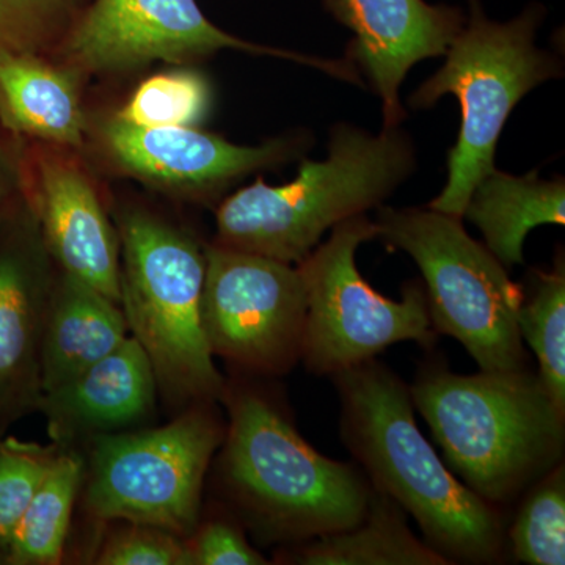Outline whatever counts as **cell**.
<instances>
[{
    "label": "cell",
    "instance_id": "e0dca14e",
    "mask_svg": "<svg viewBox=\"0 0 565 565\" xmlns=\"http://www.w3.org/2000/svg\"><path fill=\"white\" fill-rule=\"evenodd\" d=\"M0 120L11 131L79 147L85 126L76 76L33 52L0 51Z\"/></svg>",
    "mask_w": 565,
    "mask_h": 565
},
{
    "label": "cell",
    "instance_id": "30bf717a",
    "mask_svg": "<svg viewBox=\"0 0 565 565\" xmlns=\"http://www.w3.org/2000/svg\"><path fill=\"white\" fill-rule=\"evenodd\" d=\"M202 322L212 355L255 374L280 375L302 360V270L266 256L204 248Z\"/></svg>",
    "mask_w": 565,
    "mask_h": 565
},
{
    "label": "cell",
    "instance_id": "8fae6325",
    "mask_svg": "<svg viewBox=\"0 0 565 565\" xmlns=\"http://www.w3.org/2000/svg\"><path fill=\"white\" fill-rule=\"evenodd\" d=\"M222 50L274 55L363 87L349 61H329L248 43L212 24L195 0H93L70 33L71 62L88 71H122L151 62H188Z\"/></svg>",
    "mask_w": 565,
    "mask_h": 565
},
{
    "label": "cell",
    "instance_id": "3957f363",
    "mask_svg": "<svg viewBox=\"0 0 565 565\" xmlns=\"http://www.w3.org/2000/svg\"><path fill=\"white\" fill-rule=\"evenodd\" d=\"M222 397L223 484L259 537L296 545L362 522L373 484L360 468L316 451L258 390L225 386Z\"/></svg>",
    "mask_w": 565,
    "mask_h": 565
},
{
    "label": "cell",
    "instance_id": "5b68a950",
    "mask_svg": "<svg viewBox=\"0 0 565 565\" xmlns=\"http://www.w3.org/2000/svg\"><path fill=\"white\" fill-rule=\"evenodd\" d=\"M545 14V7L533 2L514 20L497 22L481 0H468L462 31L446 51L445 65L411 98L414 109H427L455 95L462 109L459 137L448 154V181L429 210L463 218L476 185L497 169L494 151L509 115L526 93L563 74L555 55L535 46Z\"/></svg>",
    "mask_w": 565,
    "mask_h": 565
},
{
    "label": "cell",
    "instance_id": "2e32d148",
    "mask_svg": "<svg viewBox=\"0 0 565 565\" xmlns=\"http://www.w3.org/2000/svg\"><path fill=\"white\" fill-rule=\"evenodd\" d=\"M128 333L120 303L65 275L52 294L41 338V396L117 351L131 337Z\"/></svg>",
    "mask_w": 565,
    "mask_h": 565
},
{
    "label": "cell",
    "instance_id": "ffe728a7",
    "mask_svg": "<svg viewBox=\"0 0 565 565\" xmlns=\"http://www.w3.org/2000/svg\"><path fill=\"white\" fill-rule=\"evenodd\" d=\"M44 296L25 259L0 255V401L41 394V338L51 300Z\"/></svg>",
    "mask_w": 565,
    "mask_h": 565
},
{
    "label": "cell",
    "instance_id": "9a60e30c",
    "mask_svg": "<svg viewBox=\"0 0 565 565\" xmlns=\"http://www.w3.org/2000/svg\"><path fill=\"white\" fill-rule=\"evenodd\" d=\"M154 371L147 352L129 337L70 384L40 397L52 435L129 426L150 414L156 401Z\"/></svg>",
    "mask_w": 565,
    "mask_h": 565
},
{
    "label": "cell",
    "instance_id": "7402d4cb",
    "mask_svg": "<svg viewBox=\"0 0 565 565\" xmlns=\"http://www.w3.org/2000/svg\"><path fill=\"white\" fill-rule=\"evenodd\" d=\"M522 340L539 360V379L565 412V264L557 255L550 273L531 270L516 315Z\"/></svg>",
    "mask_w": 565,
    "mask_h": 565
},
{
    "label": "cell",
    "instance_id": "7a4b0ae2",
    "mask_svg": "<svg viewBox=\"0 0 565 565\" xmlns=\"http://www.w3.org/2000/svg\"><path fill=\"white\" fill-rule=\"evenodd\" d=\"M411 394L449 468L487 503L504 509L563 463L565 412L527 367L460 375L430 363Z\"/></svg>",
    "mask_w": 565,
    "mask_h": 565
},
{
    "label": "cell",
    "instance_id": "6da1fadb",
    "mask_svg": "<svg viewBox=\"0 0 565 565\" xmlns=\"http://www.w3.org/2000/svg\"><path fill=\"white\" fill-rule=\"evenodd\" d=\"M341 434L371 484L414 516L423 541L451 564L497 563L504 515L449 471L416 426L411 388L379 360L332 375Z\"/></svg>",
    "mask_w": 565,
    "mask_h": 565
},
{
    "label": "cell",
    "instance_id": "d6986e66",
    "mask_svg": "<svg viewBox=\"0 0 565 565\" xmlns=\"http://www.w3.org/2000/svg\"><path fill=\"white\" fill-rule=\"evenodd\" d=\"M285 557L300 565L451 564L412 533L403 509L375 487L359 525L291 545Z\"/></svg>",
    "mask_w": 565,
    "mask_h": 565
},
{
    "label": "cell",
    "instance_id": "4fadbf2b",
    "mask_svg": "<svg viewBox=\"0 0 565 565\" xmlns=\"http://www.w3.org/2000/svg\"><path fill=\"white\" fill-rule=\"evenodd\" d=\"M103 137L107 151L126 172L163 188L200 193L289 161L310 145L303 137L241 147L192 126L145 128L118 117L104 126Z\"/></svg>",
    "mask_w": 565,
    "mask_h": 565
},
{
    "label": "cell",
    "instance_id": "52a82bcc",
    "mask_svg": "<svg viewBox=\"0 0 565 565\" xmlns=\"http://www.w3.org/2000/svg\"><path fill=\"white\" fill-rule=\"evenodd\" d=\"M377 237L418 264L435 332L456 338L481 371L527 367L516 326L523 286L509 277L462 218L419 207H377Z\"/></svg>",
    "mask_w": 565,
    "mask_h": 565
},
{
    "label": "cell",
    "instance_id": "4316f807",
    "mask_svg": "<svg viewBox=\"0 0 565 565\" xmlns=\"http://www.w3.org/2000/svg\"><path fill=\"white\" fill-rule=\"evenodd\" d=\"M74 0H0V51L33 52Z\"/></svg>",
    "mask_w": 565,
    "mask_h": 565
},
{
    "label": "cell",
    "instance_id": "d4e9b609",
    "mask_svg": "<svg viewBox=\"0 0 565 565\" xmlns=\"http://www.w3.org/2000/svg\"><path fill=\"white\" fill-rule=\"evenodd\" d=\"M57 456L52 446L44 448L14 438L0 444V546L9 545Z\"/></svg>",
    "mask_w": 565,
    "mask_h": 565
},
{
    "label": "cell",
    "instance_id": "603a6c76",
    "mask_svg": "<svg viewBox=\"0 0 565 565\" xmlns=\"http://www.w3.org/2000/svg\"><path fill=\"white\" fill-rule=\"evenodd\" d=\"M516 561L530 565L565 564L564 462L523 493L511 530L505 533Z\"/></svg>",
    "mask_w": 565,
    "mask_h": 565
},
{
    "label": "cell",
    "instance_id": "277c9868",
    "mask_svg": "<svg viewBox=\"0 0 565 565\" xmlns=\"http://www.w3.org/2000/svg\"><path fill=\"white\" fill-rule=\"evenodd\" d=\"M415 148L399 126L377 136L340 122L326 161L305 159L291 182L259 178L217 211V245L299 266L323 234L382 206L415 172Z\"/></svg>",
    "mask_w": 565,
    "mask_h": 565
},
{
    "label": "cell",
    "instance_id": "ac0fdd59",
    "mask_svg": "<svg viewBox=\"0 0 565 565\" xmlns=\"http://www.w3.org/2000/svg\"><path fill=\"white\" fill-rule=\"evenodd\" d=\"M462 217L481 230L486 247L505 269L525 263L527 233L541 225H564L565 182L546 181L537 170L514 177L494 169L476 185Z\"/></svg>",
    "mask_w": 565,
    "mask_h": 565
},
{
    "label": "cell",
    "instance_id": "8992f818",
    "mask_svg": "<svg viewBox=\"0 0 565 565\" xmlns=\"http://www.w3.org/2000/svg\"><path fill=\"white\" fill-rule=\"evenodd\" d=\"M120 247V307L158 388L180 405L221 399L226 385L202 322L204 250L140 211L121 218Z\"/></svg>",
    "mask_w": 565,
    "mask_h": 565
},
{
    "label": "cell",
    "instance_id": "83f0119b",
    "mask_svg": "<svg viewBox=\"0 0 565 565\" xmlns=\"http://www.w3.org/2000/svg\"><path fill=\"white\" fill-rule=\"evenodd\" d=\"M188 542L189 565H264L269 561L248 544L239 527L214 520L196 527Z\"/></svg>",
    "mask_w": 565,
    "mask_h": 565
},
{
    "label": "cell",
    "instance_id": "cb8c5ba5",
    "mask_svg": "<svg viewBox=\"0 0 565 565\" xmlns=\"http://www.w3.org/2000/svg\"><path fill=\"white\" fill-rule=\"evenodd\" d=\"M207 107L206 81L189 71H174L145 81L117 117L145 128L193 126L202 120Z\"/></svg>",
    "mask_w": 565,
    "mask_h": 565
},
{
    "label": "cell",
    "instance_id": "44dd1931",
    "mask_svg": "<svg viewBox=\"0 0 565 565\" xmlns=\"http://www.w3.org/2000/svg\"><path fill=\"white\" fill-rule=\"evenodd\" d=\"M84 476L79 457L58 452L28 511L24 512L9 545L10 563L52 565L61 563Z\"/></svg>",
    "mask_w": 565,
    "mask_h": 565
},
{
    "label": "cell",
    "instance_id": "5bb4252c",
    "mask_svg": "<svg viewBox=\"0 0 565 565\" xmlns=\"http://www.w3.org/2000/svg\"><path fill=\"white\" fill-rule=\"evenodd\" d=\"M39 212L47 248L65 274L120 303V237L87 178L68 163H41Z\"/></svg>",
    "mask_w": 565,
    "mask_h": 565
},
{
    "label": "cell",
    "instance_id": "ba28073f",
    "mask_svg": "<svg viewBox=\"0 0 565 565\" xmlns=\"http://www.w3.org/2000/svg\"><path fill=\"white\" fill-rule=\"evenodd\" d=\"M211 403L192 404L158 429L95 438L85 505L99 520H125L191 537L204 476L225 427Z\"/></svg>",
    "mask_w": 565,
    "mask_h": 565
},
{
    "label": "cell",
    "instance_id": "7c38bea8",
    "mask_svg": "<svg viewBox=\"0 0 565 565\" xmlns=\"http://www.w3.org/2000/svg\"><path fill=\"white\" fill-rule=\"evenodd\" d=\"M353 32L348 61L359 65L382 102L384 128L405 118L399 88L415 63L445 55L465 24V11L426 0H323Z\"/></svg>",
    "mask_w": 565,
    "mask_h": 565
},
{
    "label": "cell",
    "instance_id": "9c48e42d",
    "mask_svg": "<svg viewBox=\"0 0 565 565\" xmlns=\"http://www.w3.org/2000/svg\"><path fill=\"white\" fill-rule=\"evenodd\" d=\"M373 239L374 221L356 215L334 226L329 239L299 264L307 289L302 360L310 373H341L403 341L423 348L437 343L423 285L407 282L403 299L393 300L360 274L355 253Z\"/></svg>",
    "mask_w": 565,
    "mask_h": 565
},
{
    "label": "cell",
    "instance_id": "484cf974",
    "mask_svg": "<svg viewBox=\"0 0 565 565\" xmlns=\"http://www.w3.org/2000/svg\"><path fill=\"white\" fill-rule=\"evenodd\" d=\"M117 531L96 557L103 565H189L188 542L180 535L147 525Z\"/></svg>",
    "mask_w": 565,
    "mask_h": 565
}]
</instances>
